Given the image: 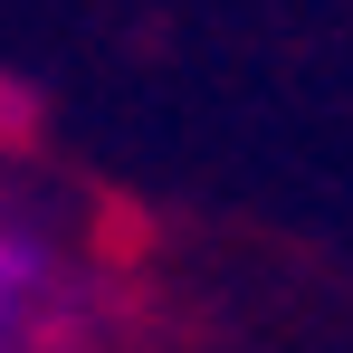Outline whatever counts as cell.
<instances>
[{
  "label": "cell",
  "instance_id": "1",
  "mask_svg": "<svg viewBox=\"0 0 353 353\" xmlns=\"http://www.w3.org/2000/svg\"><path fill=\"white\" fill-rule=\"evenodd\" d=\"M29 277H39V258H29L19 239H0V287H29Z\"/></svg>",
  "mask_w": 353,
  "mask_h": 353
}]
</instances>
